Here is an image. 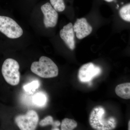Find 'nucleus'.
I'll list each match as a JSON object with an SVG mask.
<instances>
[{"mask_svg": "<svg viewBox=\"0 0 130 130\" xmlns=\"http://www.w3.org/2000/svg\"><path fill=\"white\" fill-rule=\"evenodd\" d=\"M39 125L41 126L52 125L53 128L51 129L59 130L58 127L60 125V122L58 120L54 121L53 117L51 116H48L41 120L39 123Z\"/></svg>", "mask_w": 130, "mask_h": 130, "instance_id": "11", "label": "nucleus"}, {"mask_svg": "<svg viewBox=\"0 0 130 130\" xmlns=\"http://www.w3.org/2000/svg\"><path fill=\"white\" fill-rule=\"evenodd\" d=\"M19 65L18 61L11 58H8L3 63L1 74L7 83L12 86L18 85L20 81Z\"/></svg>", "mask_w": 130, "mask_h": 130, "instance_id": "3", "label": "nucleus"}, {"mask_svg": "<svg viewBox=\"0 0 130 130\" xmlns=\"http://www.w3.org/2000/svg\"><path fill=\"white\" fill-rule=\"evenodd\" d=\"M77 124L75 120L72 119L65 118L62 120L61 125V130H72L76 128Z\"/></svg>", "mask_w": 130, "mask_h": 130, "instance_id": "13", "label": "nucleus"}, {"mask_svg": "<svg viewBox=\"0 0 130 130\" xmlns=\"http://www.w3.org/2000/svg\"><path fill=\"white\" fill-rule=\"evenodd\" d=\"M120 17L125 21H130V4L128 3L121 8L119 11Z\"/></svg>", "mask_w": 130, "mask_h": 130, "instance_id": "14", "label": "nucleus"}, {"mask_svg": "<svg viewBox=\"0 0 130 130\" xmlns=\"http://www.w3.org/2000/svg\"><path fill=\"white\" fill-rule=\"evenodd\" d=\"M105 1L107 2H112L114 0H105Z\"/></svg>", "mask_w": 130, "mask_h": 130, "instance_id": "18", "label": "nucleus"}, {"mask_svg": "<svg viewBox=\"0 0 130 130\" xmlns=\"http://www.w3.org/2000/svg\"><path fill=\"white\" fill-rule=\"evenodd\" d=\"M128 130H130V121H129V122H128Z\"/></svg>", "mask_w": 130, "mask_h": 130, "instance_id": "17", "label": "nucleus"}, {"mask_svg": "<svg viewBox=\"0 0 130 130\" xmlns=\"http://www.w3.org/2000/svg\"><path fill=\"white\" fill-rule=\"evenodd\" d=\"M89 122L91 128L96 130H110L115 129L117 126L116 119L113 116L107 117L104 108L96 107L90 114Z\"/></svg>", "mask_w": 130, "mask_h": 130, "instance_id": "1", "label": "nucleus"}, {"mask_svg": "<svg viewBox=\"0 0 130 130\" xmlns=\"http://www.w3.org/2000/svg\"><path fill=\"white\" fill-rule=\"evenodd\" d=\"M40 83L38 80L32 81L30 83L26 84L23 86V89L26 92H33L35 91L40 87Z\"/></svg>", "mask_w": 130, "mask_h": 130, "instance_id": "16", "label": "nucleus"}, {"mask_svg": "<svg viewBox=\"0 0 130 130\" xmlns=\"http://www.w3.org/2000/svg\"><path fill=\"white\" fill-rule=\"evenodd\" d=\"M0 31L11 39L20 37L23 32L21 27L13 19L2 16H0Z\"/></svg>", "mask_w": 130, "mask_h": 130, "instance_id": "4", "label": "nucleus"}, {"mask_svg": "<svg viewBox=\"0 0 130 130\" xmlns=\"http://www.w3.org/2000/svg\"><path fill=\"white\" fill-rule=\"evenodd\" d=\"M39 121V117L36 111L29 110L25 115L16 116L15 122L21 130H33L37 128Z\"/></svg>", "mask_w": 130, "mask_h": 130, "instance_id": "5", "label": "nucleus"}, {"mask_svg": "<svg viewBox=\"0 0 130 130\" xmlns=\"http://www.w3.org/2000/svg\"><path fill=\"white\" fill-rule=\"evenodd\" d=\"M47 97L43 92L36 93L32 98V102L35 105L39 107H43L47 102Z\"/></svg>", "mask_w": 130, "mask_h": 130, "instance_id": "12", "label": "nucleus"}, {"mask_svg": "<svg viewBox=\"0 0 130 130\" xmlns=\"http://www.w3.org/2000/svg\"><path fill=\"white\" fill-rule=\"evenodd\" d=\"M30 69L33 73L43 78L54 77L59 73L56 64L51 59L45 56H41L39 61L33 62Z\"/></svg>", "mask_w": 130, "mask_h": 130, "instance_id": "2", "label": "nucleus"}, {"mask_svg": "<svg viewBox=\"0 0 130 130\" xmlns=\"http://www.w3.org/2000/svg\"><path fill=\"white\" fill-rule=\"evenodd\" d=\"M115 93L120 97L129 100L130 98V83H124L117 85L115 89Z\"/></svg>", "mask_w": 130, "mask_h": 130, "instance_id": "10", "label": "nucleus"}, {"mask_svg": "<svg viewBox=\"0 0 130 130\" xmlns=\"http://www.w3.org/2000/svg\"><path fill=\"white\" fill-rule=\"evenodd\" d=\"M41 9L43 15V23L46 28H53L57 24L58 14L51 4L47 3L41 7Z\"/></svg>", "mask_w": 130, "mask_h": 130, "instance_id": "7", "label": "nucleus"}, {"mask_svg": "<svg viewBox=\"0 0 130 130\" xmlns=\"http://www.w3.org/2000/svg\"><path fill=\"white\" fill-rule=\"evenodd\" d=\"M101 68L92 63H89L82 66L79 69L78 77L82 83L90 82L101 73Z\"/></svg>", "mask_w": 130, "mask_h": 130, "instance_id": "6", "label": "nucleus"}, {"mask_svg": "<svg viewBox=\"0 0 130 130\" xmlns=\"http://www.w3.org/2000/svg\"><path fill=\"white\" fill-rule=\"evenodd\" d=\"M50 2L56 11L61 12L64 10L65 5L63 0H50Z\"/></svg>", "mask_w": 130, "mask_h": 130, "instance_id": "15", "label": "nucleus"}, {"mask_svg": "<svg viewBox=\"0 0 130 130\" xmlns=\"http://www.w3.org/2000/svg\"><path fill=\"white\" fill-rule=\"evenodd\" d=\"M74 32L73 26L71 23L64 26L60 32L61 38L67 46L72 50L75 47Z\"/></svg>", "mask_w": 130, "mask_h": 130, "instance_id": "9", "label": "nucleus"}, {"mask_svg": "<svg viewBox=\"0 0 130 130\" xmlns=\"http://www.w3.org/2000/svg\"><path fill=\"white\" fill-rule=\"evenodd\" d=\"M73 29L77 38L80 40L90 35L93 29L86 19L82 18L77 20L73 26Z\"/></svg>", "mask_w": 130, "mask_h": 130, "instance_id": "8", "label": "nucleus"}]
</instances>
